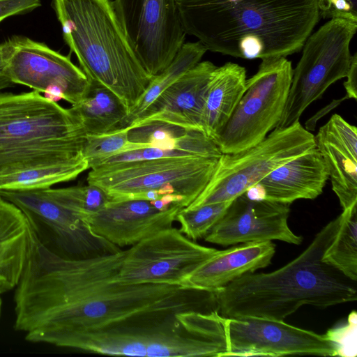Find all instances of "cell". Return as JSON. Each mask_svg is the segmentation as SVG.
<instances>
[{"instance_id":"6da1fadb","label":"cell","mask_w":357,"mask_h":357,"mask_svg":"<svg viewBox=\"0 0 357 357\" xmlns=\"http://www.w3.org/2000/svg\"><path fill=\"white\" fill-rule=\"evenodd\" d=\"M123 255L65 257L30 224L26 259L15 289V329L28 342L64 347L84 333L155 326L180 312L218 311V290L121 282Z\"/></svg>"},{"instance_id":"7a4b0ae2","label":"cell","mask_w":357,"mask_h":357,"mask_svg":"<svg viewBox=\"0 0 357 357\" xmlns=\"http://www.w3.org/2000/svg\"><path fill=\"white\" fill-rule=\"evenodd\" d=\"M185 35L246 59L299 52L320 20L319 0H175Z\"/></svg>"},{"instance_id":"3957f363","label":"cell","mask_w":357,"mask_h":357,"mask_svg":"<svg viewBox=\"0 0 357 357\" xmlns=\"http://www.w3.org/2000/svg\"><path fill=\"white\" fill-rule=\"evenodd\" d=\"M341 215L330 221L296 258L270 273H246L218 291L225 318L257 317L284 320L305 305L327 307L357 299L356 282L322 259L334 239Z\"/></svg>"},{"instance_id":"277c9868","label":"cell","mask_w":357,"mask_h":357,"mask_svg":"<svg viewBox=\"0 0 357 357\" xmlns=\"http://www.w3.org/2000/svg\"><path fill=\"white\" fill-rule=\"evenodd\" d=\"M66 44L89 80L115 93L128 109L151 78L140 63L112 0H52Z\"/></svg>"},{"instance_id":"5b68a950","label":"cell","mask_w":357,"mask_h":357,"mask_svg":"<svg viewBox=\"0 0 357 357\" xmlns=\"http://www.w3.org/2000/svg\"><path fill=\"white\" fill-rule=\"evenodd\" d=\"M86 135L71 107L33 90L0 93V178L84 158Z\"/></svg>"},{"instance_id":"8992f818","label":"cell","mask_w":357,"mask_h":357,"mask_svg":"<svg viewBox=\"0 0 357 357\" xmlns=\"http://www.w3.org/2000/svg\"><path fill=\"white\" fill-rule=\"evenodd\" d=\"M66 348L130 356H225L228 351L225 321L218 312H180L162 324L77 335Z\"/></svg>"},{"instance_id":"52a82bcc","label":"cell","mask_w":357,"mask_h":357,"mask_svg":"<svg viewBox=\"0 0 357 357\" xmlns=\"http://www.w3.org/2000/svg\"><path fill=\"white\" fill-rule=\"evenodd\" d=\"M219 158L174 157L101 165L91 169L87 182L101 188L109 200L140 199L155 190L161 197H183L187 207L209 183Z\"/></svg>"},{"instance_id":"ba28073f","label":"cell","mask_w":357,"mask_h":357,"mask_svg":"<svg viewBox=\"0 0 357 357\" xmlns=\"http://www.w3.org/2000/svg\"><path fill=\"white\" fill-rule=\"evenodd\" d=\"M357 30V21L333 17L311 33L302 49L287 99L275 128L299 121L305 109L320 98L326 90L345 77L351 55L349 45Z\"/></svg>"},{"instance_id":"9c48e42d","label":"cell","mask_w":357,"mask_h":357,"mask_svg":"<svg viewBox=\"0 0 357 357\" xmlns=\"http://www.w3.org/2000/svg\"><path fill=\"white\" fill-rule=\"evenodd\" d=\"M314 135L299 121L275 128L255 145L234 153H222L204 191L186 208L232 201L272 171L314 148Z\"/></svg>"},{"instance_id":"30bf717a","label":"cell","mask_w":357,"mask_h":357,"mask_svg":"<svg viewBox=\"0 0 357 357\" xmlns=\"http://www.w3.org/2000/svg\"><path fill=\"white\" fill-rule=\"evenodd\" d=\"M246 79L245 90L215 142L222 153H234L264 139L282 115L293 75L286 57L261 59Z\"/></svg>"},{"instance_id":"8fae6325","label":"cell","mask_w":357,"mask_h":357,"mask_svg":"<svg viewBox=\"0 0 357 357\" xmlns=\"http://www.w3.org/2000/svg\"><path fill=\"white\" fill-rule=\"evenodd\" d=\"M218 251L197 244L172 227L123 250L118 278L128 284H185L190 274Z\"/></svg>"},{"instance_id":"7c38bea8","label":"cell","mask_w":357,"mask_h":357,"mask_svg":"<svg viewBox=\"0 0 357 357\" xmlns=\"http://www.w3.org/2000/svg\"><path fill=\"white\" fill-rule=\"evenodd\" d=\"M116 14L151 78L172 61L185 38L175 0H114Z\"/></svg>"},{"instance_id":"4fadbf2b","label":"cell","mask_w":357,"mask_h":357,"mask_svg":"<svg viewBox=\"0 0 357 357\" xmlns=\"http://www.w3.org/2000/svg\"><path fill=\"white\" fill-rule=\"evenodd\" d=\"M0 195L25 214L40 238L45 234L68 257L87 258L121 250L96 234L79 213L55 199L48 188L4 190Z\"/></svg>"},{"instance_id":"5bb4252c","label":"cell","mask_w":357,"mask_h":357,"mask_svg":"<svg viewBox=\"0 0 357 357\" xmlns=\"http://www.w3.org/2000/svg\"><path fill=\"white\" fill-rule=\"evenodd\" d=\"M4 75L13 83L43 93L51 85L59 86L65 100L74 105L86 95L90 80L71 59L46 44L24 36H13L3 43Z\"/></svg>"},{"instance_id":"9a60e30c","label":"cell","mask_w":357,"mask_h":357,"mask_svg":"<svg viewBox=\"0 0 357 357\" xmlns=\"http://www.w3.org/2000/svg\"><path fill=\"white\" fill-rule=\"evenodd\" d=\"M228 351L225 356H335L334 343L325 335L284 321L257 317L226 318Z\"/></svg>"},{"instance_id":"2e32d148","label":"cell","mask_w":357,"mask_h":357,"mask_svg":"<svg viewBox=\"0 0 357 357\" xmlns=\"http://www.w3.org/2000/svg\"><path fill=\"white\" fill-rule=\"evenodd\" d=\"M289 204L252 200L243 193L232 200L204 239L223 246L273 240L299 245L303 238L289 228Z\"/></svg>"},{"instance_id":"e0dca14e","label":"cell","mask_w":357,"mask_h":357,"mask_svg":"<svg viewBox=\"0 0 357 357\" xmlns=\"http://www.w3.org/2000/svg\"><path fill=\"white\" fill-rule=\"evenodd\" d=\"M181 208L174 204L160 210L144 199L109 200L84 221L96 234L121 248L172 227Z\"/></svg>"},{"instance_id":"ac0fdd59","label":"cell","mask_w":357,"mask_h":357,"mask_svg":"<svg viewBox=\"0 0 357 357\" xmlns=\"http://www.w3.org/2000/svg\"><path fill=\"white\" fill-rule=\"evenodd\" d=\"M216 68L208 61L198 63L165 90L128 128L158 121L203 132L204 107Z\"/></svg>"},{"instance_id":"d6986e66","label":"cell","mask_w":357,"mask_h":357,"mask_svg":"<svg viewBox=\"0 0 357 357\" xmlns=\"http://www.w3.org/2000/svg\"><path fill=\"white\" fill-rule=\"evenodd\" d=\"M343 210L357 204V128L335 114L314 136Z\"/></svg>"},{"instance_id":"ffe728a7","label":"cell","mask_w":357,"mask_h":357,"mask_svg":"<svg viewBox=\"0 0 357 357\" xmlns=\"http://www.w3.org/2000/svg\"><path fill=\"white\" fill-rule=\"evenodd\" d=\"M328 178L326 162L315 146L278 167L257 184L264 200L291 204L319 196Z\"/></svg>"},{"instance_id":"44dd1931","label":"cell","mask_w":357,"mask_h":357,"mask_svg":"<svg viewBox=\"0 0 357 357\" xmlns=\"http://www.w3.org/2000/svg\"><path fill=\"white\" fill-rule=\"evenodd\" d=\"M275 252L272 241L241 243L218 250L190 274L185 284L220 290L241 276L268 266Z\"/></svg>"},{"instance_id":"7402d4cb","label":"cell","mask_w":357,"mask_h":357,"mask_svg":"<svg viewBox=\"0 0 357 357\" xmlns=\"http://www.w3.org/2000/svg\"><path fill=\"white\" fill-rule=\"evenodd\" d=\"M29 221L15 204L0 195V296L17 287L25 265Z\"/></svg>"},{"instance_id":"603a6c76","label":"cell","mask_w":357,"mask_h":357,"mask_svg":"<svg viewBox=\"0 0 357 357\" xmlns=\"http://www.w3.org/2000/svg\"><path fill=\"white\" fill-rule=\"evenodd\" d=\"M245 84L246 70L237 63H226L213 72L202 114V128L214 141L243 96Z\"/></svg>"},{"instance_id":"cb8c5ba5","label":"cell","mask_w":357,"mask_h":357,"mask_svg":"<svg viewBox=\"0 0 357 357\" xmlns=\"http://www.w3.org/2000/svg\"><path fill=\"white\" fill-rule=\"evenodd\" d=\"M72 109L79 119L86 135H98L119 128L128 108L112 91L90 80L84 97Z\"/></svg>"},{"instance_id":"d4e9b609","label":"cell","mask_w":357,"mask_h":357,"mask_svg":"<svg viewBox=\"0 0 357 357\" xmlns=\"http://www.w3.org/2000/svg\"><path fill=\"white\" fill-rule=\"evenodd\" d=\"M206 51L199 41L183 43L171 63L151 78L144 93L128 109L119 128L131 126L165 90L199 63Z\"/></svg>"},{"instance_id":"484cf974","label":"cell","mask_w":357,"mask_h":357,"mask_svg":"<svg viewBox=\"0 0 357 357\" xmlns=\"http://www.w3.org/2000/svg\"><path fill=\"white\" fill-rule=\"evenodd\" d=\"M337 232L322 259L349 279H357V204L343 210Z\"/></svg>"},{"instance_id":"4316f807","label":"cell","mask_w":357,"mask_h":357,"mask_svg":"<svg viewBox=\"0 0 357 357\" xmlns=\"http://www.w3.org/2000/svg\"><path fill=\"white\" fill-rule=\"evenodd\" d=\"M89 169L85 158L69 164L32 169L0 178V190L51 188L56 183L73 180Z\"/></svg>"},{"instance_id":"83f0119b","label":"cell","mask_w":357,"mask_h":357,"mask_svg":"<svg viewBox=\"0 0 357 357\" xmlns=\"http://www.w3.org/2000/svg\"><path fill=\"white\" fill-rule=\"evenodd\" d=\"M128 130V128H119L102 134L86 135L82 154L89 169L106 158L139 148L141 145L129 142Z\"/></svg>"},{"instance_id":"f1b7e54d","label":"cell","mask_w":357,"mask_h":357,"mask_svg":"<svg viewBox=\"0 0 357 357\" xmlns=\"http://www.w3.org/2000/svg\"><path fill=\"white\" fill-rule=\"evenodd\" d=\"M232 201L205 204L194 208H181L176 215L179 230L191 240L204 238L222 217Z\"/></svg>"},{"instance_id":"f546056e","label":"cell","mask_w":357,"mask_h":357,"mask_svg":"<svg viewBox=\"0 0 357 357\" xmlns=\"http://www.w3.org/2000/svg\"><path fill=\"white\" fill-rule=\"evenodd\" d=\"M357 314L353 310L349 315L347 324L328 329L326 337L332 341L336 349V356L355 357L357 355Z\"/></svg>"},{"instance_id":"4dcf8cb0","label":"cell","mask_w":357,"mask_h":357,"mask_svg":"<svg viewBox=\"0 0 357 357\" xmlns=\"http://www.w3.org/2000/svg\"><path fill=\"white\" fill-rule=\"evenodd\" d=\"M357 0H319L320 17L357 21Z\"/></svg>"},{"instance_id":"1f68e13d","label":"cell","mask_w":357,"mask_h":357,"mask_svg":"<svg viewBox=\"0 0 357 357\" xmlns=\"http://www.w3.org/2000/svg\"><path fill=\"white\" fill-rule=\"evenodd\" d=\"M40 6V0H0V23L9 17L29 13Z\"/></svg>"},{"instance_id":"d6a6232c","label":"cell","mask_w":357,"mask_h":357,"mask_svg":"<svg viewBox=\"0 0 357 357\" xmlns=\"http://www.w3.org/2000/svg\"><path fill=\"white\" fill-rule=\"evenodd\" d=\"M347 80L344 82L346 91V98L357 99V53L351 56V63L346 75Z\"/></svg>"},{"instance_id":"836d02e7","label":"cell","mask_w":357,"mask_h":357,"mask_svg":"<svg viewBox=\"0 0 357 357\" xmlns=\"http://www.w3.org/2000/svg\"><path fill=\"white\" fill-rule=\"evenodd\" d=\"M43 93L46 99L52 102H57L60 100L65 99L63 90L56 85L48 86Z\"/></svg>"},{"instance_id":"e575fe53","label":"cell","mask_w":357,"mask_h":357,"mask_svg":"<svg viewBox=\"0 0 357 357\" xmlns=\"http://www.w3.org/2000/svg\"><path fill=\"white\" fill-rule=\"evenodd\" d=\"M5 59L3 52V44L0 43V76L4 75Z\"/></svg>"},{"instance_id":"d590c367","label":"cell","mask_w":357,"mask_h":357,"mask_svg":"<svg viewBox=\"0 0 357 357\" xmlns=\"http://www.w3.org/2000/svg\"><path fill=\"white\" fill-rule=\"evenodd\" d=\"M12 84V82L6 76H0V91Z\"/></svg>"},{"instance_id":"8d00e7d4","label":"cell","mask_w":357,"mask_h":357,"mask_svg":"<svg viewBox=\"0 0 357 357\" xmlns=\"http://www.w3.org/2000/svg\"><path fill=\"white\" fill-rule=\"evenodd\" d=\"M1 312H2V300L0 297V317H1Z\"/></svg>"}]
</instances>
